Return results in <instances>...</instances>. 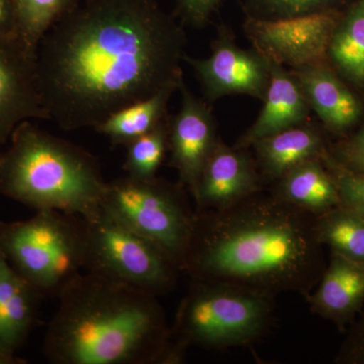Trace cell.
I'll list each match as a JSON object with an SVG mask.
<instances>
[{
  "label": "cell",
  "instance_id": "14",
  "mask_svg": "<svg viewBox=\"0 0 364 364\" xmlns=\"http://www.w3.org/2000/svg\"><path fill=\"white\" fill-rule=\"evenodd\" d=\"M305 299L313 314L347 331L364 305V262L331 251L317 286Z\"/></svg>",
  "mask_w": 364,
  "mask_h": 364
},
{
  "label": "cell",
  "instance_id": "8",
  "mask_svg": "<svg viewBox=\"0 0 364 364\" xmlns=\"http://www.w3.org/2000/svg\"><path fill=\"white\" fill-rule=\"evenodd\" d=\"M181 183L129 176L107 181L102 208L132 231L156 243L181 270L188 249L195 208Z\"/></svg>",
  "mask_w": 364,
  "mask_h": 364
},
{
  "label": "cell",
  "instance_id": "4",
  "mask_svg": "<svg viewBox=\"0 0 364 364\" xmlns=\"http://www.w3.org/2000/svg\"><path fill=\"white\" fill-rule=\"evenodd\" d=\"M0 152V193L37 210L90 217L102 208L107 181L97 157L31 119Z\"/></svg>",
  "mask_w": 364,
  "mask_h": 364
},
{
  "label": "cell",
  "instance_id": "7",
  "mask_svg": "<svg viewBox=\"0 0 364 364\" xmlns=\"http://www.w3.org/2000/svg\"><path fill=\"white\" fill-rule=\"evenodd\" d=\"M83 270L159 296L171 291L181 268L156 243L132 231L102 208L80 217Z\"/></svg>",
  "mask_w": 364,
  "mask_h": 364
},
{
  "label": "cell",
  "instance_id": "28",
  "mask_svg": "<svg viewBox=\"0 0 364 364\" xmlns=\"http://www.w3.org/2000/svg\"><path fill=\"white\" fill-rule=\"evenodd\" d=\"M330 156L344 168L364 176V126L337 148L335 156Z\"/></svg>",
  "mask_w": 364,
  "mask_h": 364
},
{
  "label": "cell",
  "instance_id": "24",
  "mask_svg": "<svg viewBox=\"0 0 364 364\" xmlns=\"http://www.w3.org/2000/svg\"><path fill=\"white\" fill-rule=\"evenodd\" d=\"M126 147L123 169L127 176L142 179L156 176L168 151L167 119L149 133L132 141Z\"/></svg>",
  "mask_w": 364,
  "mask_h": 364
},
{
  "label": "cell",
  "instance_id": "10",
  "mask_svg": "<svg viewBox=\"0 0 364 364\" xmlns=\"http://www.w3.org/2000/svg\"><path fill=\"white\" fill-rule=\"evenodd\" d=\"M183 60L195 71L208 102L232 95L264 100L269 85V60L257 50L242 49L222 36L208 58L184 55Z\"/></svg>",
  "mask_w": 364,
  "mask_h": 364
},
{
  "label": "cell",
  "instance_id": "23",
  "mask_svg": "<svg viewBox=\"0 0 364 364\" xmlns=\"http://www.w3.org/2000/svg\"><path fill=\"white\" fill-rule=\"evenodd\" d=\"M21 40L37 52L46 33L81 4V0H14Z\"/></svg>",
  "mask_w": 364,
  "mask_h": 364
},
{
  "label": "cell",
  "instance_id": "26",
  "mask_svg": "<svg viewBox=\"0 0 364 364\" xmlns=\"http://www.w3.org/2000/svg\"><path fill=\"white\" fill-rule=\"evenodd\" d=\"M333 0H256L265 16L260 18H280L326 11Z\"/></svg>",
  "mask_w": 364,
  "mask_h": 364
},
{
  "label": "cell",
  "instance_id": "19",
  "mask_svg": "<svg viewBox=\"0 0 364 364\" xmlns=\"http://www.w3.org/2000/svg\"><path fill=\"white\" fill-rule=\"evenodd\" d=\"M273 184L272 191L280 198L315 217L341 205L338 188L323 157L301 163Z\"/></svg>",
  "mask_w": 364,
  "mask_h": 364
},
{
  "label": "cell",
  "instance_id": "2",
  "mask_svg": "<svg viewBox=\"0 0 364 364\" xmlns=\"http://www.w3.org/2000/svg\"><path fill=\"white\" fill-rule=\"evenodd\" d=\"M315 218L265 188L222 210H195L181 272L191 282L306 298L327 265Z\"/></svg>",
  "mask_w": 364,
  "mask_h": 364
},
{
  "label": "cell",
  "instance_id": "3",
  "mask_svg": "<svg viewBox=\"0 0 364 364\" xmlns=\"http://www.w3.org/2000/svg\"><path fill=\"white\" fill-rule=\"evenodd\" d=\"M158 296L81 272L59 294L44 354L54 364H178Z\"/></svg>",
  "mask_w": 364,
  "mask_h": 364
},
{
  "label": "cell",
  "instance_id": "16",
  "mask_svg": "<svg viewBox=\"0 0 364 364\" xmlns=\"http://www.w3.org/2000/svg\"><path fill=\"white\" fill-rule=\"evenodd\" d=\"M291 74L309 107L330 130L346 131L358 123L363 112L360 102L331 69L321 63L294 69Z\"/></svg>",
  "mask_w": 364,
  "mask_h": 364
},
{
  "label": "cell",
  "instance_id": "21",
  "mask_svg": "<svg viewBox=\"0 0 364 364\" xmlns=\"http://www.w3.org/2000/svg\"><path fill=\"white\" fill-rule=\"evenodd\" d=\"M327 56L342 75L364 86V0H358L340 18L330 40Z\"/></svg>",
  "mask_w": 364,
  "mask_h": 364
},
{
  "label": "cell",
  "instance_id": "29",
  "mask_svg": "<svg viewBox=\"0 0 364 364\" xmlns=\"http://www.w3.org/2000/svg\"><path fill=\"white\" fill-rule=\"evenodd\" d=\"M181 20L188 25L202 28L225 0H176Z\"/></svg>",
  "mask_w": 364,
  "mask_h": 364
},
{
  "label": "cell",
  "instance_id": "5",
  "mask_svg": "<svg viewBox=\"0 0 364 364\" xmlns=\"http://www.w3.org/2000/svg\"><path fill=\"white\" fill-rule=\"evenodd\" d=\"M275 306L269 294L224 282H191L170 327L172 342L184 354L193 346H249L269 332Z\"/></svg>",
  "mask_w": 364,
  "mask_h": 364
},
{
  "label": "cell",
  "instance_id": "17",
  "mask_svg": "<svg viewBox=\"0 0 364 364\" xmlns=\"http://www.w3.org/2000/svg\"><path fill=\"white\" fill-rule=\"evenodd\" d=\"M42 299L0 251V350L16 355L39 325Z\"/></svg>",
  "mask_w": 364,
  "mask_h": 364
},
{
  "label": "cell",
  "instance_id": "30",
  "mask_svg": "<svg viewBox=\"0 0 364 364\" xmlns=\"http://www.w3.org/2000/svg\"><path fill=\"white\" fill-rule=\"evenodd\" d=\"M0 39H21L14 0H0Z\"/></svg>",
  "mask_w": 364,
  "mask_h": 364
},
{
  "label": "cell",
  "instance_id": "15",
  "mask_svg": "<svg viewBox=\"0 0 364 364\" xmlns=\"http://www.w3.org/2000/svg\"><path fill=\"white\" fill-rule=\"evenodd\" d=\"M269 68L264 105L252 126L239 139L236 147L249 149L256 141L306 124L309 119L310 107L291 72L273 61H269Z\"/></svg>",
  "mask_w": 364,
  "mask_h": 364
},
{
  "label": "cell",
  "instance_id": "9",
  "mask_svg": "<svg viewBox=\"0 0 364 364\" xmlns=\"http://www.w3.org/2000/svg\"><path fill=\"white\" fill-rule=\"evenodd\" d=\"M340 21L335 11H316L280 18H249L245 31L255 50L282 66L321 64Z\"/></svg>",
  "mask_w": 364,
  "mask_h": 364
},
{
  "label": "cell",
  "instance_id": "12",
  "mask_svg": "<svg viewBox=\"0 0 364 364\" xmlns=\"http://www.w3.org/2000/svg\"><path fill=\"white\" fill-rule=\"evenodd\" d=\"M33 119H49L38 85L37 52L21 39H0V145Z\"/></svg>",
  "mask_w": 364,
  "mask_h": 364
},
{
  "label": "cell",
  "instance_id": "18",
  "mask_svg": "<svg viewBox=\"0 0 364 364\" xmlns=\"http://www.w3.org/2000/svg\"><path fill=\"white\" fill-rule=\"evenodd\" d=\"M250 148L265 183H274L294 167L327 152L321 134L306 124L264 136Z\"/></svg>",
  "mask_w": 364,
  "mask_h": 364
},
{
  "label": "cell",
  "instance_id": "25",
  "mask_svg": "<svg viewBox=\"0 0 364 364\" xmlns=\"http://www.w3.org/2000/svg\"><path fill=\"white\" fill-rule=\"evenodd\" d=\"M323 161L338 188L341 205L364 218V176L344 168L328 152L323 156Z\"/></svg>",
  "mask_w": 364,
  "mask_h": 364
},
{
  "label": "cell",
  "instance_id": "27",
  "mask_svg": "<svg viewBox=\"0 0 364 364\" xmlns=\"http://www.w3.org/2000/svg\"><path fill=\"white\" fill-rule=\"evenodd\" d=\"M348 336L335 358L341 364H364V312L348 328Z\"/></svg>",
  "mask_w": 364,
  "mask_h": 364
},
{
  "label": "cell",
  "instance_id": "20",
  "mask_svg": "<svg viewBox=\"0 0 364 364\" xmlns=\"http://www.w3.org/2000/svg\"><path fill=\"white\" fill-rule=\"evenodd\" d=\"M178 81L163 86L149 97L138 100L112 112L95 131L109 138L112 146H127L139 136L149 133L167 119V105L174 91L178 90Z\"/></svg>",
  "mask_w": 364,
  "mask_h": 364
},
{
  "label": "cell",
  "instance_id": "13",
  "mask_svg": "<svg viewBox=\"0 0 364 364\" xmlns=\"http://www.w3.org/2000/svg\"><path fill=\"white\" fill-rule=\"evenodd\" d=\"M247 150L230 147L219 139L193 196L195 210H222L265 188L255 159Z\"/></svg>",
  "mask_w": 364,
  "mask_h": 364
},
{
  "label": "cell",
  "instance_id": "1",
  "mask_svg": "<svg viewBox=\"0 0 364 364\" xmlns=\"http://www.w3.org/2000/svg\"><path fill=\"white\" fill-rule=\"evenodd\" d=\"M186 33L154 0H85L37 50L38 85L49 119L95 128L112 112L183 76Z\"/></svg>",
  "mask_w": 364,
  "mask_h": 364
},
{
  "label": "cell",
  "instance_id": "11",
  "mask_svg": "<svg viewBox=\"0 0 364 364\" xmlns=\"http://www.w3.org/2000/svg\"><path fill=\"white\" fill-rule=\"evenodd\" d=\"M178 90L181 109L173 117H167L170 165L178 172L179 183L193 196L203 167L220 138L207 102L188 90L183 78Z\"/></svg>",
  "mask_w": 364,
  "mask_h": 364
},
{
  "label": "cell",
  "instance_id": "31",
  "mask_svg": "<svg viewBox=\"0 0 364 364\" xmlns=\"http://www.w3.org/2000/svg\"><path fill=\"white\" fill-rule=\"evenodd\" d=\"M26 363L25 359L18 358L14 354L6 353V352L0 350V364H23Z\"/></svg>",
  "mask_w": 364,
  "mask_h": 364
},
{
  "label": "cell",
  "instance_id": "6",
  "mask_svg": "<svg viewBox=\"0 0 364 364\" xmlns=\"http://www.w3.org/2000/svg\"><path fill=\"white\" fill-rule=\"evenodd\" d=\"M0 251L42 298H58L83 270L81 218L43 210L25 221H0Z\"/></svg>",
  "mask_w": 364,
  "mask_h": 364
},
{
  "label": "cell",
  "instance_id": "22",
  "mask_svg": "<svg viewBox=\"0 0 364 364\" xmlns=\"http://www.w3.org/2000/svg\"><path fill=\"white\" fill-rule=\"evenodd\" d=\"M318 241L333 252L364 262V218L340 205L315 218Z\"/></svg>",
  "mask_w": 364,
  "mask_h": 364
}]
</instances>
